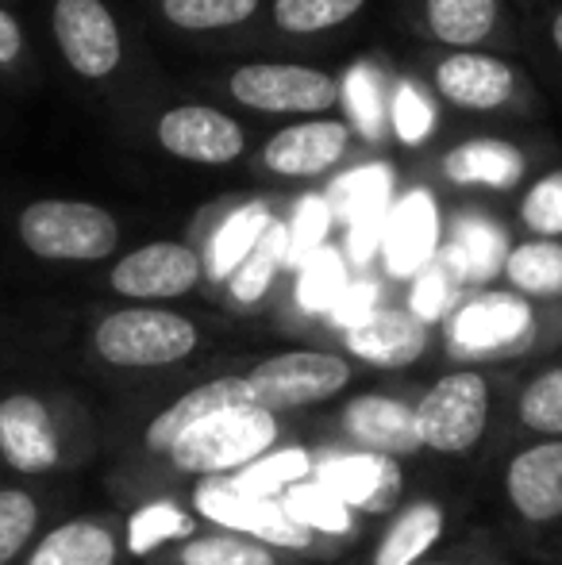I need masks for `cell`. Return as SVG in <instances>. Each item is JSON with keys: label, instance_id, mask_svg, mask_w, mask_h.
<instances>
[{"label": "cell", "instance_id": "6da1fadb", "mask_svg": "<svg viewBox=\"0 0 562 565\" xmlns=\"http://www.w3.org/2000/svg\"><path fill=\"white\" fill-rule=\"evenodd\" d=\"M282 416L258 408V404H240V408L220 412V416L197 424L189 435H181L162 454V466L178 477H189V481L240 477L266 454L282 450Z\"/></svg>", "mask_w": 562, "mask_h": 565}, {"label": "cell", "instance_id": "7a4b0ae2", "mask_svg": "<svg viewBox=\"0 0 562 565\" xmlns=\"http://www.w3.org/2000/svg\"><path fill=\"white\" fill-rule=\"evenodd\" d=\"M201 347V328L189 316L155 305H131L100 316L93 354L113 370H166Z\"/></svg>", "mask_w": 562, "mask_h": 565}, {"label": "cell", "instance_id": "3957f363", "mask_svg": "<svg viewBox=\"0 0 562 565\" xmlns=\"http://www.w3.org/2000/svg\"><path fill=\"white\" fill-rule=\"evenodd\" d=\"M243 381H247L251 404L274 416H293L343 396L354 381V362L331 350H282L251 365Z\"/></svg>", "mask_w": 562, "mask_h": 565}, {"label": "cell", "instance_id": "277c9868", "mask_svg": "<svg viewBox=\"0 0 562 565\" xmlns=\"http://www.w3.org/2000/svg\"><path fill=\"white\" fill-rule=\"evenodd\" d=\"M416 408V435L421 450L443 458H466L481 447L494 416V388L481 370H450L435 385L424 388Z\"/></svg>", "mask_w": 562, "mask_h": 565}, {"label": "cell", "instance_id": "5b68a950", "mask_svg": "<svg viewBox=\"0 0 562 565\" xmlns=\"http://www.w3.org/2000/svg\"><path fill=\"white\" fill-rule=\"evenodd\" d=\"M20 243L46 262H100L120 246V224L89 201H31L20 212Z\"/></svg>", "mask_w": 562, "mask_h": 565}, {"label": "cell", "instance_id": "8992f818", "mask_svg": "<svg viewBox=\"0 0 562 565\" xmlns=\"http://www.w3.org/2000/svg\"><path fill=\"white\" fill-rule=\"evenodd\" d=\"M70 458V431L39 393L0 396V466L20 477H46Z\"/></svg>", "mask_w": 562, "mask_h": 565}, {"label": "cell", "instance_id": "52a82bcc", "mask_svg": "<svg viewBox=\"0 0 562 565\" xmlns=\"http://www.w3.org/2000/svg\"><path fill=\"white\" fill-rule=\"evenodd\" d=\"M232 97L255 113H300L320 116L339 105V82L324 70L289 66V62H251L227 82Z\"/></svg>", "mask_w": 562, "mask_h": 565}, {"label": "cell", "instance_id": "ba28073f", "mask_svg": "<svg viewBox=\"0 0 562 565\" xmlns=\"http://www.w3.org/2000/svg\"><path fill=\"white\" fill-rule=\"evenodd\" d=\"M336 431L347 450L374 454V458L401 461L421 454L413 401L390 393H367L347 401L336 416Z\"/></svg>", "mask_w": 562, "mask_h": 565}, {"label": "cell", "instance_id": "9c48e42d", "mask_svg": "<svg viewBox=\"0 0 562 565\" xmlns=\"http://www.w3.org/2000/svg\"><path fill=\"white\" fill-rule=\"evenodd\" d=\"M54 43L82 77H108L124 58L120 28L100 0H54Z\"/></svg>", "mask_w": 562, "mask_h": 565}, {"label": "cell", "instance_id": "30bf717a", "mask_svg": "<svg viewBox=\"0 0 562 565\" xmlns=\"http://www.w3.org/2000/svg\"><path fill=\"white\" fill-rule=\"evenodd\" d=\"M505 500L528 527H551L562 520V439L528 443L505 466Z\"/></svg>", "mask_w": 562, "mask_h": 565}, {"label": "cell", "instance_id": "8fae6325", "mask_svg": "<svg viewBox=\"0 0 562 565\" xmlns=\"http://www.w3.org/2000/svg\"><path fill=\"white\" fill-rule=\"evenodd\" d=\"M201 254L185 243H147L124 254L108 281L128 300H173L201 285Z\"/></svg>", "mask_w": 562, "mask_h": 565}, {"label": "cell", "instance_id": "7c38bea8", "mask_svg": "<svg viewBox=\"0 0 562 565\" xmlns=\"http://www.w3.org/2000/svg\"><path fill=\"white\" fill-rule=\"evenodd\" d=\"M455 354H505L532 339V308L517 292H481L450 316Z\"/></svg>", "mask_w": 562, "mask_h": 565}, {"label": "cell", "instance_id": "4fadbf2b", "mask_svg": "<svg viewBox=\"0 0 562 565\" xmlns=\"http://www.w3.org/2000/svg\"><path fill=\"white\" fill-rule=\"evenodd\" d=\"M312 477L328 492H336L347 508H359V512L397 508L401 489H405V473H401L397 461L374 458V454H359V450L316 454Z\"/></svg>", "mask_w": 562, "mask_h": 565}, {"label": "cell", "instance_id": "5bb4252c", "mask_svg": "<svg viewBox=\"0 0 562 565\" xmlns=\"http://www.w3.org/2000/svg\"><path fill=\"white\" fill-rule=\"evenodd\" d=\"M158 147H166L173 158L201 166L235 162L247 147L243 127L232 116L209 105H178L158 116Z\"/></svg>", "mask_w": 562, "mask_h": 565}, {"label": "cell", "instance_id": "9a60e30c", "mask_svg": "<svg viewBox=\"0 0 562 565\" xmlns=\"http://www.w3.org/2000/svg\"><path fill=\"white\" fill-rule=\"evenodd\" d=\"M240 404H251L243 373H224V377H212V381H201V385L185 388L178 401H170L147 424V431H142V454L162 461V454L170 450L181 435H189L197 424L220 416V412L240 408Z\"/></svg>", "mask_w": 562, "mask_h": 565}, {"label": "cell", "instance_id": "2e32d148", "mask_svg": "<svg viewBox=\"0 0 562 565\" xmlns=\"http://www.w3.org/2000/svg\"><path fill=\"white\" fill-rule=\"evenodd\" d=\"M351 131L339 119H308L282 127L263 150V162L282 178H320L343 158Z\"/></svg>", "mask_w": 562, "mask_h": 565}, {"label": "cell", "instance_id": "e0dca14e", "mask_svg": "<svg viewBox=\"0 0 562 565\" xmlns=\"http://www.w3.org/2000/svg\"><path fill=\"white\" fill-rule=\"evenodd\" d=\"M343 347L351 358L378 370H401L413 365L427 350V323L416 320L413 312H393V308H378L362 323L343 331Z\"/></svg>", "mask_w": 562, "mask_h": 565}, {"label": "cell", "instance_id": "ac0fdd59", "mask_svg": "<svg viewBox=\"0 0 562 565\" xmlns=\"http://www.w3.org/2000/svg\"><path fill=\"white\" fill-rule=\"evenodd\" d=\"M124 539L100 515H74L43 531L23 565H120Z\"/></svg>", "mask_w": 562, "mask_h": 565}, {"label": "cell", "instance_id": "d6986e66", "mask_svg": "<svg viewBox=\"0 0 562 565\" xmlns=\"http://www.w3.org/2000/svg\"><path fill=\"white\" fill-rule=\"evenodd\" d=\"M447 535V508L435 497H416L393 508L382 539L370 551V565H421Z\"/></svg>", "mask_w": 562, "mask_h": 565}, {"label": "cell", "instance_id": "ffe728a7", "mask_svg": "<svg viewBox=\"0 0 562 565\" xmlns=\"http://www.w3.org/2000/svg\"><path fill=\"white\" fill-rule=\"evenodd\" d=\"M435 89L458 108L470 113H489L501 108L517 89V77L494 54H450L435 70Z\"/></svg>", "mask_w": 562, "mask_h": 565}, {"label": "cell", "instance_id": "44dd1931", "mask_svg": "<svg viewBox=\"0 0 562 565\" xmlns=\"http://www.w3.org/2000/svg\"><path fill=\"white\" fill-rule=\"evenodd\" d=\"M166 565H297L300 558L278 551V546L251 539L243 531H220V527H201L193 539L170 546L166 554H158Z\"/></svg>", "mask_w": 562, "mask_h": 565}, {"label": "cell", "instance_id": "7402d4cb", "mask_svg": "<svg viewBox=\"0 0 562 565\" xmlns=\"http://www.w3.org/2000/svg\"><path fill=\"white\" fill-rule=\"evenodd\" d=\"M439 243V216H435L432 201L424 193L405 196L397 212L385 224V262L393 274H416L427 269Z\"/></svg>", "mask_w": 562, "mask_h": 565}, {"label": "cell", "instance_id": "603a6c76", "mask_svg": "<svg viewBox=\"0 0 562 565\" xmlns=\"http://www.w3.org/2000/svg\"><path fill=\"white\" fill-rule=\"evenodd\" d=\"M443 173L455 185H489L509 189L524 178V154L509 142L497 139H474L443 154Z\"/></svg>", "mask_w": 562, "mask_h": 565}, {"label": "cell", "instance_id": "cb8c5ba5", "mask_svg": "<svg viewBox=\"0 0 562 565\" xmlns=\"http://www.w3.org/2000/svg\"><path fill=\"white\" fill-rule=\"evenodd\" d=\"M201 531L193 508H178L173 500H150L128 520V551L147 558V554H166L170 546L185 543Z\"/></svg>", "mask_w": 562, "mask_h": 565}, {"label": "cell", "instance_id": "d4e9b609", "mask_svg": "<svg viewBox=\"0 0 562 565\" xmlns=\"http://www.w3.org/2000/svg\"><path fill=\"white\" fill-rule=\"evenodd\" d=\"M505 258H509L505 231L486 224V220H463L447 250L450 274L463 277V281H489L505 266Z\"/></svg>", "mask_w": 562, "mask_h": 565}, {"label": "cell", "instance_id": "484cf974", "mask_svg": "<svg viewBox=\"0 0 562 565\" xmlns=\"http://www.w3.org/2000/svg\"><path fill=\"white\" fill-rule=\"evenodd\" d=\"M505 281L517 297H559L562 292V243L555 238H536L517 250H509L501 266Z\"/></svg>", "mask_w": 562, "mask_h": 565}, {"label": "cell", "instance_id": "4316f807", "mask_svg": "<svg viewBox=\"0 0 562 565\" xmlns=\"http://www.w3.org/2000/svg\"><path fill=\"white\" fill-rule=\"evenodd\" d=\"M271 224L274 216L266 212V204H247V209L232 212L220 224L216 238H212V254H209L212 277H232L247 262V254L258 246V238L271 231Z\"/></svg>", "mask_w": 562, "mask_h": 565}, {"label": "cell", "instance_id": "83f0119b", "mask_svg": "<svg viewBox=\"0 0 562 565\" xmlns=\"http://www.w3.org/2000/svg\"><path fill=\"white\" fill-rule=\"evenodd\" d=\"M497 23V0H427V28L447 46H478Z\"/></svg>", "mask_w": 562, "mask_h": 565}, {"label": "cell", "instance_id": "f1b7e54d", "mask_svg": "<svg viewBox=\"0 0 562 565\" xmlns=\"http://www.w3.org/2000/svg\"><path fill=\"white\" fill-rule=\"evenodd\" d=\"M517 424L540 439H562V365L540 370L517 393Z\"/></svg>", "mask_w": 562, "mask_h": 565}, {"label": "cell", "instance_id": "f546056e", "mask_svg": "<svg viewBox=\"0 0 562 565\" xmlns=\"http://www.w3.org/2000/svg\"><path fill=\"white\" fill-rule=\"evenodd\" d=\"M282 512L289 515V520H297L300 527L316 531V535H328V539H339L351 531V508L343 504V500L336 497V492H328L320 481L308 489L305 481L293 484L289 492H282L278 497Z\"/></svg>", "mask_w": 562, "mask_h": 565}, {"label": "cell", "instance_id": "4dcf8cb0", "mask_svg": "<svg viewBox=\"0 0 562 565\" xmlns=\"http://www.w3.org/2000/svg\"><path fill=\"white\" fill-rule=\"evenodd\" d=\"M43 520L39 497L20 484H0V565H15L35 546V531Z\"/></svg>", "mask_w": 562, "mask_h": 565}, {"label": "cell", "instance_id": "1f68e13d", "mask_svg": "<svg viewBox=\"0 0 562 565\" xmlns=\"http://www.w3.org/2000/svg\"><path fill=\"white\" fill-rule=\"evenodd\" d=\"M305 477H312V454L293 447V450L266 454L263 461H255L251 469H243L235 481H240L251 497L274 500V497H282V492H289L293 484H300Z\"/></svg>", "mask_w": 562, "mask_h": 565}, {"label": "cell", "instance_id": "d6a6232c", "mask_svg": "<svg viewBox=\"0 0 562 565\" xmlns=\"http://www.w3.org/2000/svg\"><path fill=\"white\" fill-rule=\"evenodd\" d=\"M282 262H285V227L274 220L271 231H266L255 250L247 254V262L227 277V281H232V297L240 300V305H255V300L271 289Z\"/></svg>", "mask_w": 562, "mask_h": 565}, {"label": "cell", "instance_id": "836d02e7", "mask_svg": "<svg viewBox=\"0 0 562 565\" xmlns=\"http://www.w3.org/2000/svg\"><path fill=\"white\" fill-rule=\"evenodd\" d=\"M258 0H162V12L173 28L185 31H216L251 20Z\"/></svg>", "mask_w": 562, "mask_h": 565}, {"label": "cell", "instance_id": "e575fe53", "mask_svg": "<svg viewBox=\"0 0 562 565\" xmlns=\"http://www.w3.org/2000/svg\"><path fill=\"white\" fill-rule=\"evenodd\" d=\"M367 0H274V23L293 35H312L347 23Z\"/></svg>", "mask_w": 562, "mask_h": 565}, {"label": "cell", "instance_id": "d590c367", "mask_svg": "<svg viewBox=\"0 0 562 565\" xmlns=\"http://www.w3.org/2000/svg\"><path fill=\"white\" fill-rule=\"evenodd\" d=\"M339 196H343L351 227H382L385 204H390V170L370 166V170L351 173V181L339 189Z\"/></svg>", "mask_w": 562, "mask_h": 565}, {"label": "cell", "instance_id": "8d00e7d4", "mask_svg": "<svg viewBox=\"0 0 562 565\" xmlns=\"http://www.w3.org/2000/svg\"><path fill=\"white\" fill-rule=\"evenodd\" d=\"M328 204L316 201V196H308V201H300L297 216H293V224L285 227V262H308L316 250H320L324 235H328Z\"/></svg>", "mask_w": 562, "mask_h": 565}, {"label": "cell", "instance_id": "74e56055", "mask_svg": "<svg viewBox=\"0 0 562 565\" xmlns=\"http://www.w3.org/2000/svg\"><path fill=\"white\" fill-rule=\"evenodd\" d=\"M524 224L543 238L562 235V170L540 178L524 196V209H520Z\"/></svg>", "mask_w": 562, "mask_h": 565}, {"label": "cell", "instance_id": "f35d334b", "mask_svg": "<svg viewBox=\"0 0 562 565\" xmlns=\"http://www.w3.org/2000/svg\"><path fill=\"white\" fill-rule=\"evenodd\" d=\"M347 292L343 269H339V258L328 250H316L312 262L300 274V305L305 308H331L339 297Z\"/></svg>", "mask_w": 562, "mask_h": 565}, {"label": "cell", "instance_id": "ab89813d", "mask_svg": "<svg viewBox=\"0 0 562 565\" xmlns=\"http://www.w3.org/2000/svg\"><path fill=\"white\" fill-rule=\"evenodd\" d=\"M447 308H450V274L439 266L421 269V277H416V285H413V305H409V312L421 323H432V320H443Z\"/></svg>", "mask_w": 562, "mask_h": 565}, {"label": "cell", "instance_id": "60d3db41", "mask_svg": "<svg viewBox=\"0 0 562 565\" xmlns=\"http://www.w3.org/2000/svg\"><path fill=\"white\" fill-rule=\"evenodd\" d=\"M393 124H397V135L405 142H421L427 131H432V108L413 85H401L397 100H393Z\"/></svg>", "mask_w": 562, "mask_h": 565}, {"label": "cell", "instance_id": "b9f144b4", "mask_svg": "<svg viewBox=\"0 0 562 565\" xmlns=\"http://www.w3.org/2000/svg\"><path fill=\"white\" fill-rule=\"evenodd\" d=\"M343 93H347V100H351V113L359 116V124L367 127V131H378V89H374V82H370L367 66L351 70Z\"/></svg>", "mask_w": 562, "mask_h": 565}, {"label": "cell", "instance_id": "7bdbcfd3", "mask_svg": "<svg viewBox=\"0 0 562 565\" xmlns=\"http://www.w3.org/2000/svg\"><path fill=\"white\" fill-rule=\"evenodd\" d=\"M343 297H347V305H336V312H339V320H347V328H354V323H362L370 312H378L374 289H370V285H354V289H347Z\"/></svg>", "mask_w": 562, "mask_h": 565}, {"label": "cell", "instance_id": "ee69618b", "mask_svg": "<svg viewBox=\"0 0 562 565\" xmlns=\"http://www.w3.org/2000/svg\"><path fill=\"white\" fill-rule=\"evenodd\" d=\"M20 51H23L20 23H15V15H8L4 8H0V62H15Z\"/></svg>", "mask_w": 562, "mask_h": 565}, {"label": "cell", "instance_id": "f6af8a7d", "mask_svg": "<svg viewBox=\"0 0 562 565\" xmlns=\"http://www.w3.org/2000/svg\"><path fill=\"white\" fill-rule=\"evenodd\" d=\"M421 565H486V562H470V558H427Z\"/></svg>", "mask_w": 562, "mask_h": 565}, {"label": "cell", "instance_id": "bcb514c9", "mask_svg": "<svg viewBox=\"0 0 562 565\" xmlns=\"http://www.w3.org/2000/svg\"><path fill=\"white\" fill-rule=\"evenodd\" d=\"M551 39H555V46H559V54H562V12L555 15V23H551Z\"/></svg>", "mask_w": 562, "mask_h": 565}]
</instances>
